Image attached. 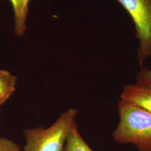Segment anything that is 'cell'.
<instances>
[{"label":"cell","mask_w":151,"mask_h":151,"mask_svg":"<svg viewBox=\"0 0 151 151\" xmlns=\"http://www.w3.org/2000/svg\"><path fill=\"white\" fill-rule=\"evenodd\" d=\"M134 24L139 40L137 58L140 67L151 57V0H116Z\"/></svg>","instance_id":"3"},{"label":"cell","mask_w":151,"mask_h":151,"mask_svg":"<svg viewBox=\"0 0 151 151\" xmlns=\"http://www.w3.org/2000/svg\"><path fill=\"white\" fill-rule=\"evenodd\" d=\"M17 78L8 70H0V106L15 91Z\"/></svg>","instance_id":"6"},{"label":"cell","mask_w":151,"mask_h":151,"mask_svg":"<svg viewBox=\"0 0 151 151\" xmlns=\"http://www.w3.org/2000/svg\"><path fill=\"white\" fill-rule=\"evenodd\" d=\"M64 151H93L81 137L76 122L67 138Z\"/></svg>","instance_id":"7"},{"label":"cell","mask_w":151,"mask_h":151,"mask_svg":"<svg viewBox=\"0 0 151 151\" xmlns=\"http://www.w3.org/2000/svg\"><path fill=\"white\" fill-rule=\"evenodd\" d=\"M137 82L147 85H151V69L145 67H140V70L137 77Z\"/></svg>","instance_id":"9"},{"label":"cell","mask_w":151,"mask_h":151,"mask_svg":"<svg viewBox=\"0 0 151 151\" xmlns=\"http://www.w3.org/2000/svg\"><path fill=\"white\" fill-rule=\"evenodd\" d=\"M0 151H22V148L13 140L0 137Z\"/></svg>","instance_id":"8"},{"label":"cell","mask_w":151,"mask_h":151,"mask_svg":"<svg viewBox=\"0 0 151 151\" xmlns=\"http://www.w3.org/2000/svg\"><path fill=\"white\" fill-rule=\"evenodd\" d=\"M120 100L151 112V85L137 82L125 85Z\"/></svg>","instance_id":"4"},{"label":"cell","mask_w":151,"mask_h":151,"mask_svg":"<svg viewBox=\"0 0 151 151\" xmlns=\"http://www.w3.org/2000/svg\"><path fill=\"white\" fill-rule=\"evenodd\" d=\"M78 110L70 108L48 128L42 125L24 130L26 144L22 151H64L67 138Z\"/></svg>","instance_id":"2"},{"label":"cell","mask_w":151,"mask_h":151,"mask_svg":"<svg viewBox=\"0 0 151 151\" xmlns=\"http://www.w3.org/2000/svg\"><path fill=\"white\" fill-rule=\"evenodd\" d=\"M119 122L114 130V141L130 144L138 151H151V112L119 100Z\"/></svg>","instance_id":"1"},{"label":"cell","mask_w":151,"mask_h":151,"mask_svg":"<svg viewBox=\"0 0 151 151\" xmlns=\"http://www.w3.org/2000/svg\"><path fill=\"white\" fill-rule=\"evenodd\" d=\"M14 12V31L16 35L22 37L27 30V20L30 0H10Z\"/></svg>","instance_id":"5"}]
</instances>
